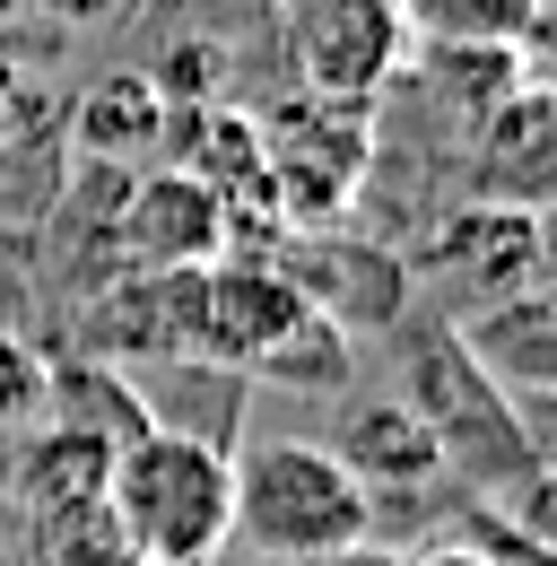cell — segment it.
Listing matches in <instances>:
<instances>
[{"mask_svg": "<svg viewBox=\"0 0 557 566\" xmlns=\"http://www.w3.org/2000/svg\"><path fill=\"white\" fill-rule=\"evenodd\" d=\"M235 444H209L192 427L148 419L132 444H114V471H105V514L123 523L139 558L166 566H209L235 541V471H227Z\"/></svg>", "mask_w": 557, "mask_h": 566, "instance_id": "cell-1", "label": "cell"}, {"mask_svg": "<svg viewBox=\"0 0 557 566\" xmlns=\"http://www.w3.org/2000/svg\"><path fill=\"white\" fill-rule=\"evenodd\" d=\"M235 471V541L287 566H340L375 532V496L357 489L332 444L305 436H262L244 453H227Z\"/></svg>", "mask_w": 557, "mask_h": 566, "instance_id": "cell-2", "label": "cell"}, {"mask_svg": "<svg viewBox=\"0 0 557 566\" xmlns=\"http://www.w3.org/2000/svg\"><path fill=\"white\" fill-rule=\"evenodd\" d=\"M253 140H262V184L278 192L287 227H332L366 184V157H375V114L348 105V96H314L296 87L287 105L253 114Z\"/></svg>", "mask_w": 557, "mask_h": 566, "instance_id": "cell-3", "label": "cell"}, {"mask_svg": "<svg viewBox=\"0 0 557 566\" xmlns=\"http://www.w3.org/2000/svg\"><path fill=\"white\" fill-rule=\"evenodd\" d=\"M410 384H418V419L435 436V453L444 462H471V480H532L540 471V444H532V427L505 410V384H487L471 349L444 332V323H410Z\"/></svg>", "mask_w": 557, "mask_h": 566, "instance_id": "cell-4", "label": "cell"}, {"mask_svg": "<svg viewBox=\"0 0 557 566\" xmlns=\"http://www.w3.org/2000/svg\"><path fill=\"white\" fill-rule=\"evenodd\" d=\"M278 27L296 53V87L348 105H375L418 53L401 0H278Z\"/></svg>", "mask_w": 557, "mask_h": 566, "instance_id": "cell-5", "label": "cell"}, {"mask_svg": "<svg viewBox=\"0 0 557 566\" xmlns=\"http://www.w3.org/2000/svg\"><path fill=\"white\" fill-rule=\"evenodd\" d=\"M540 210L523 201H462L427 244H418L410 271H427L435 287H462V314L487 296H514V287L540 280Z\"/></svg>", "mask_w": 557, "mask_h": 566, "instance_id": "cell-6", "label": "cell"}, {"mask_svg": "<svg viewBox=\"0 0 557 566\" xmlns=\"http://www.w3.org/2000/svg\"><path fill=\"white\" fill-rule=\"evenodd\" d=\"M114 253H123V271H201L227 253V210L201 175L157 166L114 210Z\"/></svg>", "mask_w": 557, "mask_h": 566, "instance_id": "cell-7", "label": "cell"}, {"mask_svg": "<svg viewBox=\"0 0 557 566\" xmlns=\"http://www.w3.org/2000/svg\"><path fill=\"white\" fill-rule=\"evenodd\" d=\"M278 271L305 287V305L332 314L340 332H383V323H401L410 280H418L410 262H392L383 244H340V235H323V227H314L305 262H278Z\"/></svg>", "mask_w": 557, "mask_h": 566, "instance_id": "cell-8", "label": "cell"}, {"mask_svg": "<svg viewBox=\"0 0 557 566\" xmlns=\"http://www.w3.org/2000/svg\"><path fill=\"white\" fill-rule=\"evenodd\" d=\"M471 184H480V201H523V210H540V192H549V96H540V78H523L505 105H487L480 123H471Z\"/></svg>", "mask_w": 557, "mask_h": 566, "instance_id": "cell-9", "label": "cell"}, {"mask_svg": "<svg viewBox=\"0 0 557 566\" xmlns=\"http://www.w3.org/2000/svg\"><path fill=\"white\" fill-rule=\"evenodd\" d=\"M462 349H471V366H480L487 384H514V392H549L557 384V349H549V296H540V280L514 287V296H487V305H471L462 314Z\"/></svg>", "mask_w": 557, "mask_h": 566, "instance_id": "cell-10", "label": "cell"}, {"mask_svg": "<svg viewBox=\"0 0 557 566\" xmlns=\"http://www.w3.org/2000/svg\"><path fill=\"white\" fill-rule=\"evenodd\" d=\"M332 453L357 471L366 496L375 489H427L444 471V453H435V436H427V419H418L410 401H348Z\"/></svg>", "mask_w": 557, "mask_h": 566, "instance_id": "cell-11", "label": "cell"}, {"mask_svg": "<svg viewBox=\"0 0 557 566\" xmlns=\"http://www.w3.org/2000/svg\"><path fill=\"white\" fill-rule=\"evenodd\" d=\"M105 471H114V444L87 436V427H70V419H53L44 436L18 444V505H27V514L105 505Z\"/></svg>", "mask_w": 557, "mask_h": 566, "instance_id": "cell-12", "label": "cell"}, {"mask_svg": "<svg viewBox=\"0 0 557 566\" xmlns=\"http://www.w3.org/2000/svg\"><path fill=\"white\" fill-rule=\"evenodd\" d=\"M166 96L148 87V78H96L78 105H70V148L87 157V166H132L148 148H166Z\"/></svg>", "mask_w": 557, "mask_h": 566, "instance_id": "cell-13", "label": "cell"}, {"mask_svg": "<svg viewBox=\"0 0 557 566\" xmlns=\"http://www.w3.org/2000/svg\"><path fill=\"white\" fill-rule=\"evenodd\" d=\"M410 44H514L532 53L549 27V0H401Z\"/></svg>", "mask_w": 557, "mask_h": 566, "instance_id": "cell-14", "label": "cell"}, {"mask_svg": "<svg viewBox=\"0 0 557 566\" xmlns=\"http://www.w3.org/2000/svg\"><path fill=\"white\" fill-rule=\"evenodd\" d=\"M44 401H62L70 427H87V436H105V444H132L139 427H148V401H132V384L96 357V366H53V392Z\"/></svg>", "mask_w": 557, "mask_h": 566, "instance_id": "cell-15", "label": "cell"}, {"mask_svg": "<svg viewBox=\"0 0 557 566\" xmlns=\"http://www.w3.org/2000/svg\"><path fill=\"white\" fill-rule=\"evenodd\" d=\"M27 566H139L123 523L105 505H70V514H35V549Z\"/></svg>", "mask_w": 557, "mask_h": 566, "instance_id": "cell-16", "label": "cell"}, {"mask_svg": "<svg viewBox=\"0 0 557 566\" xmlns=\"http://www.w3.org/2000/svg\"><path fill=\"white\" fill-rule=\"evenodd\" d=\"M253 375H278V384H305V392H340L348 384V332L332 323V314H305L287 340H278Z\"/></svg>", "mask_w": 557, "mask_h": 566, "instance_id": "cell-17", "label": "cell"}, {"mask_svg": "<svg viewBox=\"0 0 557 566\" xmlns=\"http://www.w3.org/2000/svg\"><path fill=\"white\" fill-rule=\"evenodd\" d=\"M44 392H53L44 349H35L27 332H0V427H9V419H35V410H44Z\"/></svg>", "mask_w": 557, "mask_h": 566, "instance_id": "cell-18", "label": "cell"}, {"mask_svg": "<svg viewBox=\"0 0 557 566\" xmlns=\"http://www.w3.org/2000/svg\"><path fill=\"white\" fill-rule=\"evenodd\" d=\"M18 9H35L44 27H105V18H123L132 0H18Z\"/></svg>", "mask_w": 557, "mask_h": 566, "instance_id": "cell-19", "label": "cell"}, {"mask_svg": "<svg viewBox=\"0 0 557 566\" xmlns=\"http://www.w3.org/2000/svg\"><path fill=\"white\" fill-rule=\"evenodd\" d=\"M139 566H166V558H139Z\"/></svg>", "mask_w": 557, "mask_h": 566, "instance_id": "cell-20", "label": "cell"}]
</instances>
